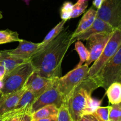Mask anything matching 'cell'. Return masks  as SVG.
<instances>
[{"label":"cell","mask_w":121,"mask_h":121,"mask_svg":"<svg viewBox=\"0 0 121 121\" xmlns=\"http://www.w3.org/2000/svg\"><path fill=\"white\" fill-rule=\"evenodd\" d=\"M72 33L64 30L55 39L41 48L30 59V62L39 75L48 79L60 78L61 63L72 43Z\"/></svg>","instance_id":"1"},{"label":"cell","mask_w":121,"mask_h":121,"mask_svg":"<svg viewBox=\"0 0 121 121\" xmlns=\"http://www.w3.org/2000/svg\"><path fill=\"white\" fill-rule=\"evenodd\" d=\"M100 87L96 77H86L69 95L65 101L73 121H79L83 116L93 114L100 106L102 100L92 97L93 91Z\"/></svg>","instance_id":"2"},{"label":"cell","mask_w":121,"mask_h":121,"mask_svg":"<svg viewBox=\"0 0 121 121\" xmlns=\"http://www.w3.org/2000/svg\"><path fill=\"white\" fill-rule=\"evenodd\" d=\"M34 71L30 60L17 67L5 74L3 79L4 85L1 92L3 94L8 95L22 89Z\"/></svg>","instance_id":"3"},{"label":"cell","mask_w":121,"mask_h":121,"mask_svg":"<svg viewBox=\"0 0 121 121\" xmlns=\"http://www.w3.org/2000/svg\"><path fill=\"white\" fill-rule=\"evenodd\" d=\"M89 69V67L86 65H83L80 67H76L66 75L56 79V85L64 100L87 77Z\"/></svg>","instance_id":"4"},{"label":"cell","mask_w":121,"mask_h":121,"mask_svg":"<svg viewBox=\"0 0 121 121\" xmlns=\"http://www.w3.org/2000/svg\"><path fill=\"white\" fill-rule=\"evenodd\" d=\"M95 77L100 87L105 90L113 83L119 82L121 79V46L116 54Z\"/></svg>","instance_id":"5"},{"label":"cell","mask_w":121,"mask_h":121,"mask_svg":"<svg viewBox=\"0 0 121 121\" xmlns=\"http://www.w3.org/2000/svg\"><path fill=\"white\" fill-rule=\"evenodd\" d=\"M121 46V31L115 29L99 57L89 67L87 77H95L116 54Z\"/></svg>","instance_id":"6"},{"label":"cell","mask_w":121,"mask_h":121,"mask_svg":"<svg viewBox=\"0 0 121 121\" xmlns=\"http://www.w3.org/2000/svg\"><path fill=\"white\" fill-rule=\"evenodd\" d=\"M97 17L115 29L121 28V0H104L97 9Z\"/></svg>","instance_id":"7"},{"label":"cell","mask_w":121,"mask_h":121,"mask_svg":"<svg viewBox=\"0 0 121 121\" xmlns=\"http://www.w3.org/2000/svg\"><path fill=\"white\" fill-rule=\"evenodd\" d=\"M55 80L56 79L54 80L52 86L39 96L32 104V113L47 105H54L59 109L65 100L58 91Z\"/></svg>","instance_id":"8"},{"label":"cell","mask_w":121,"mask_h":121,"mask_svg":"<svg viewBox=\"0 0 121 121\" xmlns=\"http://www.w3.org/2000/svg\"><path fill=\"white\" fill-rule=\"evenodd\" d=\"M113 33L96 34L86 40V48L89 52L90 57L85 65L90 66L92 63H94L99 57Z\"/></svg>","instance_id":"9"},{"label":"cell","mask_w":121,"mask_h":121,"mask_svg":"<svg viewBox=\"0 0 121 121\" xmlns=\"http://www.w3.org/2000/svg\"><path fill=\"white\" fill-rule=\"evenodd\" d=\"M54 79L44 78L34 71L28 78L24 87L39 97L52 86Z\"/></svg>","instance_id":"10"},{"label":"cell","mask_w":121,"mask_h":121,"mask_svg":"<svg viewBox=\"0 0 121 121\" xmlns=\"http://www.w3.org/2000/svg\"><path fill=\"white\" fill-rule=\"evenodd\" d=\"M115 30V28L112 27L111 25L96 17L92 26L86 31L77 35L73 39L72 41L73 43L79 40H87L90 37L94 34L99 33H112Z\"/></svg>","instance_id":"11"},{"label":"cell","mask_w":121,"mask_h":121,"mask_svg":"<svg viewBox=\"0 0 121 121\" xmlns=\"http://www.w3.org/2000/svg\"><path fill=\"white\" fill-rule=\"evenodd\" d=\"M41 48V43H34L22 39L15 49L7 50L8 54L13 56L25 60H30L31 58Z\"/></svg>","instance_id":"12"},{"label":"cell","mask_w":121,"mask_h":121,"mask_svg":"<svg viewBox=\"0 0 121 121\" xmlns=\"http://www.w3.org/2000/svg\"><path fill=\"white\" fill-rule=\"evenodd\" d=\"M26 90V87H23L17 92L7 95L0 106V116L15 109Z\"/></svg>","instance_id":"13"},{"label":"cell","mask_w":121,"mask_h":121,"mask_svg":"<svg viewBox=\"0 0 121 121\" xmlns=\"http://www.w3.org/2000/svg\"><path fill=\"white\" fill-rule=\"evenodd\" d=\"M97 17V9H95L93 6L91 7L86 13L84 14L82 18L79 22L78 27L76 30L72 33V40L77 35L81 34L89 28ZM73 43V41H72Z\"/></svg>","instance_id":"14"},{"label":"cell","mask_w":121,"mask_h":121,"mask_svg":"<svg viewBox=\"0 0 121 121\" xmlns=\"http://www.w3.org/2000/svg\"><path fill=\"white\" fill-rule=\"evenodd\" d=\"M28 61L30 60H25L9 55L7 50H0V64L3 65L5 68L6 74Z\"/></svg>","instance_id":"15"},{"label":"cell","mask_w":121,"mask_h":121,"mask_svg":"<svg viewBox=\"0 0 121 121\" xmlns=\"http://www.w3.org/2000/svg\"><path fill=\"white\" fill-rule=\"evenodd\" d=\"M58 112L59 108L56 105H47L32 113V120L57 117Z\"/></svg>","instance_id":"16"},{"label":"cell","mask_w":121,"mask_h":121,"mask_svg":"<svg viewBox=\"0 0 121 121\" xmlns=\"http://www.w3.org/2000/svg\"><path fill=\"white\" fill-rule=\"evenodd\" d=\"M109 102L111 105L121 104V83L115 82L111 84L106 90Z\"/></svg>","instance_id":"17"},{"label":"cell","mask_w":121,"mask_h":121,"mask_svg":"<svg viewBox=\"0 0 121 121\" xmlns=\"http://www.w3.org/2000/svg\"><path fill=\"white\" fill-rule=\"evenodd\" d=\"M66 22V21H65V20H61L53 29L50 31L49 33L46 35L43 41L41 42V48H40L44 47L50 42L53 41L65 30L64 26H65Z\"/></svg>","instance_id":"18"},{"label":"cell","mask_w":121,"mask_h":121,"mask_svg":"<svg viewBox=\"0 0 121 121\" xmlns=\"http://www.w3.org/2000/svg\"><path fill=\"white\" fill-rule=\"evenodd\" d=\"M21 40L22 39H20L17 32L13 31L9 29L0 30V44L15 41L20 42Z\"/></svg>","instance_id":"19"},{"label":"cell","mask_w":121,"mask_h":121,"mask_svg":"<svg viewBox=\"0 0 121 121\" xmlns=\"http://www.w3.org/2000/svg\"><path fill=\"white\" fill-rule=\"evenodd\" d=\"M74 50L78 53L80 57V61L76 67H80L82 65H85L87 61L90 57L89 52L87 49L86 47L84 46L81 41H76L74 46Z\"/></svg>","instance_id":"20"},{"label":"cell","mask_w":121,"mask_h":121,"mask_svg":"<svg viewBox=\"0 0 121 121\" xmlns=\"http://www.w3.org/2000/svg\"><path fill=\"white\" fill-rule=\"evenodd\" d=\"M37 98L34 93L26 89L15 109H21L27 106H32V104Z\"/></svg>","instance_id":"21"},{"label":"cell","mask_w":121,"mask_h":121,"mask_svg":"<svg viewBox=\"0 0 121 121\" xmlns=\"http://www.w3.org/2000/svg\"><path fill=\"white\" fill-rule=\"evenodd\" d=\"M88 6V1H83L82 0H78L76 3L73 5L71 18L78 17L83 14Z\"/></svg>","instance_id":"22"},{"label":"cell","mask_w":121,"mask_h":121,"mask_svg":"<svg viewBox=\"0 0 121 121\" xmlns=\"http://www.w3.org/2000/svg\"><path fill=\"white\" fill-rule=\"evenodd\" d=\"M73 5L74 4L70 1H66L64 2L60 9V17L61 20L67 21L71 18Z\"/></svg>","instance_id":"23"},{"label":"cell","mask_w":121,"mask_h":121,"mask_svg":"<svg viewBox=\"0 0 121 121\" xmlns=\"http://www.w3.org/2000/svg\"><path fill=\"white\" fill-rule=\"evenodd\" d=\"M57 121H73L66 101H64L61 106L59 108Z\"/></svg>","instance_id":"24"},{"label":"cell","mask_w":121,"mask_h":121,"mask_svg":"<svg viewBox=\"0 0 121 121\" xmlns=\"http://www.w3.org/2000/svg\"><path fill=\"white\" fill-rule=\"evenodd\" d=\"M110 108V106L105 107L99 106L93 114H94L100 121H108L109 120Z\"/></svg>","instance_id":"25"},{"label":"cell","mask_w":121,"mask_h":121,"mask_svg":"<svg viewBox=\"0 0 121 121\" xmlns=\"http://www.w3.org/2000/svg\"><path fill=\"white\" fill-rule=\"evenodd\" d=\"M109 120L121 121V104L110 106Z\"/></svg>","instance_id":"26"},{"label":"cell","mask_w":121,"mask_h":121,"mask_svg":"<svg viewBox=\"0 0 121 121\" xmlns=\"http://www.w3.org/2000/svg\"><path fill=\"white\" fill-rule=\"evenodd\" d=\"M21 121H32L31 106H29L26 110Z\"/></svg>","instance_id":"27"},{"label":"cell","mask_w":121,"mask_h":121,"mask_svg":"<svg viewBox=\"0 0 121 121\" xmlns=\"http://www.w3.org/2000/svg\"><path fill=\"white\" fill-rule=\"evenodd\" d=\"M6 74V70L4 66L0 64V80H3Z\"/></svg>","instance_id":"28"},{"label":"cell","mask_w":121,"mask_h":121,"mask_svg":"<svg viewBox=\"0 0 121 121\" xmlns=\"http://www.w3.org/2000/svg\"><path fill=\"white\" fill-rule=\"evenodd\" d=\"M104 0H93V6L97 9H99L102 5Z\"/></svg>","instance_id":"29"},{"label":"cell","mask_w":121,"mask_h":121,"mask_svg":"<svg viewBox=\"0 0 121 121\" xmlns=\"http://www.w3.org/2000/svg\"><path fill=\"white\" fill-rule=\"evenodd\" d=\"M57 117H53V118H43V119H37V120H32V121H57Z\"/></svg>","instance_id":"30"},{"label":"cell","mask_w":121,"mask_h":121,"mask_svg":"<svg viewBox=\"0 0 121 121\" xmlns=\"http://www.w3.org/2000/svg\"><path fill=\"white\" fill-rule=\"evenodd\" d=\"M87 116L88 117V118H89L90 120L91 121H100L94 114L87 115Z\"/></svg>","instance_id":"31"},{"label":"cell","mask_w":121,"mask_h":121,"mask_svg":"<svg viewBox=\"0 0 121 121\" xmlns=\"http://www.w3.org/2000/svg\"><path fill=\"white\" fill-rule=\"evenodd\" d=\"M7 95L3 94V93L1 92V91H0V106L1 105L2 103L3 102L5 98H6Z\"/></svg>","instance_id":"32"},{"label":"cell","mask_w":121,"mask_h":121,"mask_svg":"<svg viewBox=\"0 0 121 121\" xmlns=\"http://www.w3.org/2000/svg\"><path fill=\"white\" fill-rule=\"evenodd\" d=\"M79 121H91L89 118H88L87 115H84L80 118V119Z\"/></svg>","instance_id":"33"},{"label":"cell","mask_w":121,"mask_h":121,"mask_svg":"<svg viewBox=\"0 0 121 121\" xmlns=\"http://www.w3.org/2000/svg\"><path fill=\"white\" fill-rule=\"evenodd\" d=\"M3 80H0V91H1L2 89V87H3Z\"/></svg>","instance_id":"34"},{"label":"cell","mask_w":121,"mask_h":121,"mask_svg":"<svg viewBox=\"0 0 121 121\" xmlns=\"http://www.w3.org/2000/svg\"><path fill=\"white\" fill-rule=\"evenodd\" d=\"M0 121H4V117L3 115L0 116Z\"/></svg>","instance_id":"35"},{"label":"cell","mask_w":121,"mask_h":121,"mask_svg":"<svg viewBox=\"0 0 121 121\" xmlns=\"http://www.w3.org/2000/svg\"><path fill=\"white\" fill-rule=\"evenodd\" d=\"M23 1H24V2H26L27 4H29V2H30V1L31 0H23Z\"/></svg>","instance_id":"36"},{"label":"cell","mask_w":121,"mask_h":121,"mask_svg":"<svg viewBox=\"0 0 121 121\" xmlns=\"http://www.w3.org/2000/svg\"><path fill=\"white\" fill-rule=\"evenodd\" d=\"M2 17H3V16H2V13H1V11H0V19L2 18Z\"/></svg>","instance_id":"37"},{"label":"cell","mask_w":121,"mask_h":121,"mask_svg":"<svg viewBox=\"0 0 121 121\" xmlns=\"http://www.w3.org/2000/svg\"><path fill=\"white\" fill-rule=\"evenodd\" d=\"M82 1H88L89 0H82Z\"/></svg>","instance_id":"38"},{"label":"cell","mask_w":121,"mask_h":121,"mask_svg":"<svg viewBox=\"0 0 121 121\" xmlns=\"http://www.w3.org/2000/svg\"><path fill=\"white\" fill-rule=\"evenodd\" d=\"M119 83H121V80H120V81H119Z\"/></svg>","instance_id":"39"},{"label":"cell","mask_w":121,"mask_h":121,"mask_svg":"<svg viewBox=\"0 0 121 121\" xmlns=\"http://www.w3.org/2000/svg\"><path fill=\"white\" fill-rule=\"evenodd\" d=\"M108 121H111V120H109Z\"/></svg>","instance_id":"40"},{"label":"cell","mask_w":121,"mask_h":121,"mask_svg":"<svg viewBox=\"0 0 121 121\" xmlns=\"http://www.w3.org/2000/svg\"><path fill=\"white\" fill-rule=\"evenodd\" d=\"M119 30H120L121 31V28H120V29H119Z\"/></svg>","instance_id":"41"}]
</instances>
